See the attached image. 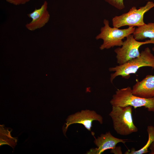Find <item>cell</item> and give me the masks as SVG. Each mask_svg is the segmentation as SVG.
Wrapping results in <instances>:
<instances>
[{"label": "cell", "mask_w": 154, "mask_h": 154, "mask_svg": "<svg viewBox=\"0 0 154 154\" xmlns=\"http://www.w3.org/2000/svg\"><path fill=\"white\" fill-rule=\"evenodd\" d=\"M31 0H6L7 2L15 5H24Z\"/></svg>", "instance_id": "cell-14"}, {"label": "cell", "mask_w": 154, "mask_h": 154, "mask_svg": "<svg viewBox=\"0 0 154 154\" xmlns=\"http://www.w3.org/2000/svg\"><path fill=\"white\" fill-rule=\"evenodd\" d=\"M48 3L45 1L41 7L35 8L31 13L27 14L32 21L25 25L26 28L30 31H34L43 27L48 21L50 15L47 10Z\"/></svg>", "instance_id": "cell-9"}, {"label": "cell", "mask_w": 154, "mask_h": 154, "mask_svg": "<svg viewBox=\"0 0 154 154\" xmlns=\"http://www.w3.org/2000/svg\"><path fill=\"white\" fill-rule=\"evenodd\" d=\"M145 66L150 67L154 69V55L149 47L146 48L141 51L139 57L123 64L110 68V71L114 72L110 75V82L112 83L114 79L118 76L128 79L131 74H135L139 68Z\"/></svg>", "instance_id": "cell-1"}, {"label": "cell", "mask_w": 154, "mask_h": 154, "mask_svg": "<svg viewBox=\"0 0 154 154\" xmlns=\"http://www.w3.org/2000/svg\"><path fill=\"white\" fill-rule=\"evenodd\" d=\"M104 0L112 6L119 10H122L125 7L123 0Z\"/></svg>", "instance_id": "cell-13"}, {"label": "cell", "mask_w": 154, "mask_h": 154, "mask_svg": "<svg viewBox=\"0 0 154 154\" xmlns=\"http://www.w3.org/2000/svg\"><path fill=\"white\" fill-rule=\"evenodd\" d=\"M110 102L112 106H131L135 109L143 107L147 108L149 112L154 113V97L146 98L135 95L129 86L116 91Z\"/></svg>", "instance_id": "cell-4"}, {"label": "cell", "mask_w": 154, "mask_h": 154, "mask_svg": "<svg viewBox=\"0 0 154 154\" xmlns=\"http://www.w3.org/2000/svg\"><path fill=\"white\" fill-rule=\"evenodd\" d=\"M137 40H142L147 38L154 40V21L153 23L137 27L133 34Z\"/></svg>", "instance_id": "cell-11"}, {"label": "cell", "mask_w": 154, "mask_h": 154, "mask_svg": "<svg viewBox=\"0 0 154 154\" xmlns=\"http://www.w3.org/2000/svg\"><path fill=\"white\" fill-rule=\"evenodd\" d=\"M148 44H154V40H149L140 42L136 40L133 35L130 34L123 41L121 47L116 48L114 52L116 54L117 62L121 65L139 56V48L142 45Z\"/></svg>", "instance_id": "cell-6"}, {"label": "cell", "mask_w": 154, "mask_h": 154, "mask_svg": "<svg viewBox=\"0 0 154 154\" xmlns=\"http://www.w3.org/2000/svg\"><path fill=\"white\" fill-rule=\"evenodd\" d=\"M104 26L100 29V33L96 36V40L101 39L103 43L100 47L101 50L108 49L115 46H121L123 43L122 40L130 34H133L135 27H129L124 29H119L115 27H111L108 20H104Z\"/></svg>", "instance_id": "cell-3"}, {"label": "cell", "mask_w": 154, "mask_h": 154, "mask_svg": "<svg viewBox=\"0 0 154 154\" xmlns=\"http://www.w3.org/2000/svg\"><path fill=\"white\" fill-rule=\"evenodd\" d=\"M149 149L150 150L149 154H154V141L151 144Z\"/></svg>", "instance_id": "cell-16"}, {"label": "cell", "mask_w": 154, "mask_h": 154, "mask_svg": "<svg viewBox=\"0 0 154 154\" xmlns=\"http://www.w3.org/2000/svg\"><path fill=\"white\" fill-rule=\"evenodd\" d=\"M94 137V142L97 147L92 148L87 152V154H100L108 149H113L119 143L124 144L128 141V139H121L113 136L110 131L105 134H102L97 138L95 137L94 133L92 134Z\"/></svg>", "instance_id": "cell-8"}, {"label": "cell", "mask_w": 154, "mask_h": 154, "mask_svg": "<svg viewBox=\"0 0 154 154\" xmlns=\"http://www.w3.org/2000/svg\"><path fill=\"white\" fill-rule=\"evenodd\" d=\"M147 131L148 135V139L145 145L138 150H136L132 148L130 150L127 151L125 154H143L149 152L148 149L151 144L154 141V126L149 125L147 127Z\"/></svg>", "instance_id": "cell-12"}, {"label": "cell", "mask_w": 154, "mask_h": 154, "mask_svg": "<svg viewBox=\"0 0 154 154\" xmlns=\"http://www.w3.org/2000/svg\"><path fill=\"white\" fill-rule=\"evenodd\" d=\"M110 152L116 154H122L120 147H116L114 149H111Z\"/></svg>", "instance_id": "cell-15"}, {"label": "cell", "mask_w": 154, "mask_h": 154, "mask_svg": "<svg viewBox=\"0 0 154 154\" xmlns=\"http://www.w3.org/2000/svg\"><path fill=\"white\" fill-rule=\"evenodd\" d=\"M147 0V1H149L150 0Z\"/></svg>", "instance_id": "cell-18"}, {"label": "cell", "mask_w": 154, "mask_h": 154, "mask_svg": "<svg viewBox=\"0 0 154 154\" xmlns=\"http://www.w3.org/2000/svg\"><path fill=\"white\" fill-rule=\"evenodd\" d=\"M103 120L102 116L94 111L88 110H82L68 116L66 120V122L63 132L65 134L69 126L74 123L82 124L88 131H91L93 121H98L102 124Z\"/></svg>", "instance_id": "cell-7"}, {"label": "cell", "mask_w": 154, "mask_h": 154, "mask_svg": "<svg viewBox=\"0 0 154 154\" xmlns=\"http://www.w3.org/2000/svg\"><path fill=\"white\" fill-rule=\"evenodd\" d=\"M132 112L131 106H112L109 115L112 119L114 128L117 134L126 136L138 131L137 128L133 122Z\"/></svg>", "instance_id": "cell-2"}, {"label": "cell", "mask_w": 154, "mask_h": 154, "mask_svg": "<svg viewBox=\"0 0 154 154\" xmlns=\"http://www.w3.org/2000/svg\"><path fill=\"white\" fill-rule=\"evenodd\" d=\"M152 50L153 51H154V47L152 48Z\"/></svg>", "instance_id": "cell-17"}, {"label": "cell", "mask_w": 154, "mask_h": 154, "mask_svg": "<svg viewBox=\"0 0 154 154\" xmlns=\"http://www.w3.org/2000/svg\"><path fill=\"white\" fill-rule=\"evenodd\" d=\"M154 7V3L149 1L144 6L137 9L132 7L127 13L115 16L112 20L114 27L119 28L125 26L139 27L145 24L143 20L145 14Z\"/></svg>", "instance_id": "cell-5"}, {"label": "cell", "mask_w": 154, "mask_h": 154, "mask_svg": "<svg viewBox=\"0 0 154 154\" xmlns=\"http://www.w3.org/2000/svg\"><path fill=\"white\" fill-rule=\"evenodd\" d=\"M132 90L133 95L141 98L154 97V75H148L141 81H137Z\"/></svg>", "instance_id": "cell-10"}]
</instances>
